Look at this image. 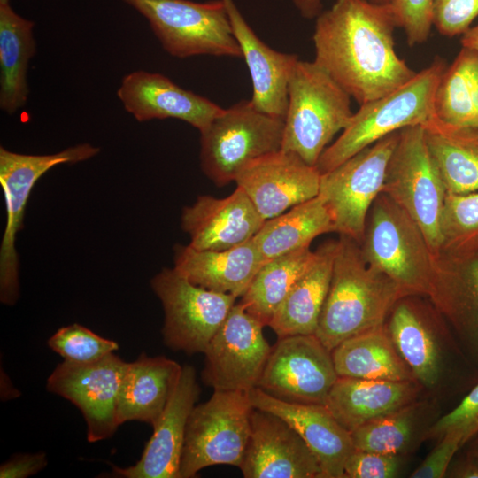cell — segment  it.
<instances>
[{"label": "cell", "mask_w": 478, "mask_h": 478, "mask_svg": "<svg viewBox=\"0 0 478 478\" xmlns=\"http://www.w3.org/2000/svg\"><path fill=\"white\" fill-rule=\"evenodd\" d=\"M332 352L315 335L278 338L258 388L293 403L324 405L336 381Z\"/></svg>", "instance_id": "5bb4252c"}, {"label": "cell", "mask_w": 478, "mask_h": 478, "mask_svg": "<svg viewBox=\"0 0 478 478\" xmlns=\"http://www.w3.org/2000/svg\"><path fill=\"white\" fill-rule=\"evenodd\" d=\"M34 22L0 0V108L12 114L26 104L28 62L35 53Z\"/></svg>", "instance_id": "f1b7e54d"}, {"label": "cell", "mask_w": 478, "mask_h": 478, "mask_svg": "<svg viewBox=\"0 0 478 478\" xmlns=\"http://www.w3.org/2000/svg\"><path fill=\"white\" fill-rule=\"evenodd\" d=\"M436 57L432 63L394 91L360 105L339 137L320 157L316 167L324 173L380 139L435 115V96L447 67Z\"/></svg>", "instance_id": "277c9868"}, {"label": "cell", "mask_w": 478, "mask_h": 478, "mask_svg": "<svg viewBox=\"0 0 478 478\" xmlns=\"http://www.w3.org/2000/svg\"><path fill=\"white\" fill-rule=\"evenodd\" d=\"M421 405L415 401L356 428L351 433L354 449L392 455L404 453L417 436Z\"/></svg>", "instance_id": "e575fe53"}, {"label": "cell", "mask_w": 478, "mask_h": 478, "mask_svg": "<svg viewBox=\"0 0 478 478\" xmlns=\"http://www.w3.org/2000/svg\"><path fill=\"white\" fill-rule=\"evenodd\" d=\"M174 268L204 289L241 297L266 262L253 238L223 251L174 246Z\"/></svg>", "instance_id": "cb8c5ba5"}, {"label": "cell", "mask_w": 478, "mask_h": 478, "mask_svg": "<svg viewBox=\"0 0 478 478\" xmlns=\"http://www.w3.org/2000/svg\"><path fill=\"white\" fill-rule=\"evenodd\" d=\"M382 193L411 216L433 252L443 258L441 221L447 191L428 151L422 126L400 130Z\"/></svg>", "instance_id": "9c48e42d"}, {"label": "cell", "mask_w": 478, "mask_h": 478, "mask_svg": "<svg viewBox=\"0 0 478 478\" xmlns=\"http://www.w3.org/2000/svg\"><path fill=\"white\" fill-rule=\"evenodd\" d=\"M401 468L400 455L355 450L344 465L347 478H393Z\"/></svg>", "instance_id": "ab89813d"}, {"label": "cell", "mask_w": 478, "mask_h": 478, "mask_svg": "<svg viewBox=\"0 0 478 478\" xmlns=\"http://www.w3.org/2000/svg\"><path fill=\"white\" fill-rule=\"evenodd\" d=\"M316 18L313 61L360 105L415 75L395 50L397 25L390 4L336 0Z\"/></svg>", "instance_id": "6da1fadb"}, {"label": "cell", "mask_w": 478, "mask_h": 478, "mask_svg": "<svg viewBox=\"0 0 478 478\" xmlns=\"http://www.w3.org/2000/svg\"><path fill=\"white\" fill-rule=\"evenodd\" d=\"M252 406L248 392L213 390L194 406L188 420L180 478H194L208 466L241 467L251 436Z\"/></svg>", "instance_id": "52a82bcc"}, {"label": "cell", "mask_w": 478, "mask_h": 478, "mask_svg": "<svg viewBox=\"0 0 478 478\" xmlns=\"http://www.w3.org/2000/svg\"><path fill=\"white\" fill-rule=\"evenodd\" d=\"M265 220L246 193L236 186L223 198L199 196L184 207L182 229L189 235V245L200 251H223L253 238Z\"/></svg>", "instance_id": "ffe728a7"}, {"label": "cell", "mask_w": 478, "mask_h": 478, "mask_svg": "<svg viewBox=\"0 0 478 478\" xmlns=\"http://www.w3.org/2000/svg\"><path fill=\"white\" fill-rule=\"evenodd\" d=\"M436 446L412 473V478H441L445 476L455 453L463 446L461 440L451 434L438 439Z\"/></svg>", "instance_id": "60d3db41"}, {"label": "cell", "mask_w": 478, "mask_h": 478, "mask_svg": "<svg viewBox=\"0 0 478 478\" xmlns=\"http://www.w3.org/2000/svg\"><path fill=\"white\" fill-rule=\"evenodd\" d=\"M331 352L338 376L416 381L395 347L385 325L346 339Z\"/></svg>", "instance_id": "83f0119b"}, {"label": "cell", "mask_w": 478, "mask_h": 478, "mask_svg": "<svg viewBox=\"0 0 478 478\" xmlns=\"http://www.w3.org/2000/svg\"><path fill=\"white\" fill-rule=\"evenodd\" d=\"M387 331L398 353L422 386H435L442 373L440 349L417 312L401 300L390 312Z\"/></svg>", "instance_id": "d6a6232c"}, {"label": "cell", "mask_w": 478, "mask_h": 478, "mask_svg": "<svg viewBox=\"0 0 478 478\" xmlns=\"http://www.w3.org/2000/svg\"><path fill=\"white\" fill-rule=\"evenodd\" d=\"M281 150L311 166L349 124L351 96L318 64L297 59L288 81Z\"/></svg>", "instance_id": "5b68a950"}, {"label": "cell", "mask_w": 478, "mask_h": 478, "mask_svg": "<svg viewBox=\"0 0 478 478\" xmlns=\"http://www.w3.org/2000/svg\"><path fill=\"white\" fill-rule=\"evenodd\" d=\"M441 232L443 258L457 266L478 260V191L447 193Z\"/></svg>", "instance_id": "836d02e7"}, {"label": "cell", "mask_w": 478, "mask_h": 478, "mask_svg": "<svg viewBox=\"0 0 478 478\" xmlns=\"http://www.w3.org/2000/svg\"><path fill=\"white\" fill-rule=\"evenodd\" d=\"M283 131L284 120L239 101L200 132L201 168L218 186L235 181L251 163L281 150Z\"/></svg>", "instance_id": "8992f818"}, {"label": "cell", "mask_w": 478, "mask_h": 478, "mask_svg": "<svg viewBox=\"0 0 478 478\" xmlns=\"http://www.w3.org/2000/svg\"><path fill=\"white\" fill-rule=\"evenodd\" d=\"M478 17V0H434L433 26L445 36L463 35Z\"/></svg>", "instance_id": "f35d334b"}, {"label": "cell", "mask_w": 478, "mask_h": 478, "mask_svg": "<svg viewBox=\"0 0 478 478\" xmlns=\"http://www.w3.org/2000/svg\"><path fill=\"white\" fill-rule=\"evenodd\" d=\"M335 232L330 212L317 197L265 220L253 241L265 261L310 246L317 236Z\"/></svg>", "instance_id": "f546056e"}, {"label": "cell", "mask_w": 478, "mask_h": 478, "mask_svg": "<svg viewBox=\"0 0 478 478\" xmlns=\"http://www.w3.org/2000/svg\"><path fill=\"white\" fill-rule=\"evenodd\" d=\"M47 466L44 452L19 453L0 466L1 478H27L36 474Z\"/></svg>", "instance_id": "b9f144b4"}, {"label": "cell", "mask_w": 478, "mask_h": 478, "mask_svg": "<svg viewBox=\"0 0 478 478\" xmlns=\"http://www.w3.org/2000/svg\"><path fill=\"white\" fill-rule=\"evenodd\" d=\"M300 14L305 19L316 18L322 11L321 0H291ZM381 4H388L391 0H372Z\"/></svg>", "instance_id": "7bdbcfd3"}, {"label": "cell", "mask_w": 478, "mask_h": 478, "mask_svg": "<svg viewBox=\"0 0 478 478\" xmlns=\"http://www.w3.org/2000/svg\"><path fill=\"white\" fill-rule=\"evenodd\" d=\"M470 453L478 457V438L474 441Z\"/></svg>", "instance_id": "bcb514c9"}, {"label": "cell", "mask_w": 478, "mask_h": 478, "mask_svg": "<svg viewBox=\"0 0 478 478\" xmlns=\"http://www.w3.org/2000/svg\"><path fill=\"white\" fill-rule=\"evenodd\" d=\"M416 381L366 380L338 376L324 405L347 431L417 401Z\"/></svg>", "instance_id": "603a6c76"}, {"label": "cell", "mask_w": 478, "mask_h": 478, "mask_svg": "<svg viewBox=\"0 0 478 478\" xmlns=\"http://www.w3.org/2000/svg\"><path fill=\"white\" fill-rule=\"evenodd\" d=\"M451 434L461 440L462 445L478 435V383L451 412L438 419L424 438H441Z\"/></svg>", "instance_id": "8d00e7d4"}, {"label": "cell", "mask_w": 478, "mask_h": 478, "mask_svg": "<svg viewBox=\"0 0 478 478\" xmlns=\"http://www.w3.org/2000/svg\"><path fill=\"white\" fill-rule=\"evenodd\" d=\"M48 345L64 360L77 364L95 362L119 349L115 341L77 323L60 328L49 338Z\"/></svg>", "instance_id": "d590c367"}, {"label": "cell", "mask_w": 478, "mask_h": 478, "mask_svg": "<svg viewBox=\"0 0 478 478\" xmlns=\"http://www.w3.org/2000/svg\"><path fill=\"white\" fill-rule=\"evenodd\" d=\"M222 1L251 74V103L258 110L285 120L289 102L288 81L297 56L270 48L248 25L234 0Z\"/></svg>", "instance_id": "7402d4cb"}, {"label": "cell", "mask_w": 478, "mask_h": 478, "mask_svg": "<svg viewBox=\"0 0 478 478\" xmlns=\"http://www.w3.org/2000/svg\"><path fill=\"white\" fill-rule=\"evenodd\" d=\"M182 366L164 356L142 353L127 364L117 398V421H142L153 425L167 405Z\"/></svg>", "instance_id": "d4e9b609"}, {"label": "cell", "mask_w": 478, "mask_h": 478, "mask_svg": "<svg viewBox=\"0 0 478 478\" xmlns=\"http://www.w3.org/2000/svg\"><path fill=\"white\" fill-rule=\"evenodd\" d=\"M361 250L366 261L387 274L408 296H429L441 309L459 266L437 257L411 216L381 193L367 217Z\"/></svg>", "instance_id": "7a4b0ae2"}, {"label": "cell", "mask_w": 478, "mask_h": 478, "mask_svg": "<svg viewBox=\"0 0 478 478\" xmlns=\"http://www.w3.org/2000/svg\"><path fill=\"white\" fill-rule=\"evenodd\" d=\"M314 257L310 246L266 261L257 272L240 302L246 311L268 326L277 308Z\"/></svg>", "instance_id": "4dcf8cb0"}, {"label": "cell", "mask_w": 478, "mask_h": 478, "mask_svg": "<svg viewBox=\"0 0 478 478\" xmlns=\"http://www.w3.org/2000/svg\"><path fill=\"white\" fill-rule=\"evenodd\" d=\"M117 96L125 110L140 122L177 119L200 132L223 109L206 97L184 89L161 73L143 70L125 75Z\"/></svg>", "instance_id": "d6986e66"}, {"label": "cell", "mask_w": 478, "mask_h": 478, "mask_svg": "<svg viewBox=\"0 0 478 478\" xmlns=\"http://www.w3.org/2000/svg\"><path fill=\"white\" fill-rule=\"evenodd\" d=\"M407 296L366 261L359 243L340 235L315 335L332 351L346 339L384 325L395 305Z\"/></svg>", "instance_id": "3957f363"}, {"label": "cell", "mask_w": 478, "mask_h": 478, "mask_svg": "<svg viewBox=\"0 0 478 478\" xmlns=\"http://www.w3.org/2000/svg\"><path fill=\"white\" fill-rule=\"evenodd\" d=\"M451 476L459 478H478V457L469 454L466 458L457 463Z\"/></svg>", "instance_id": "ee69618b"}, {"label": "cell", "mask_w": 478, "mask_h": 478, "mask_svg": "<svg viewBox=\"0 0 478 478\" xmlns=\"http://www.w3.org/2000/svg\"><path fill=\"white\" fill-rule=\"evenodd\" d=\"M390 5L407 43L414 46L426 42L433 26L434 0H391Z\"/></svg>", "instance_id": "74e56055"}, {"label": "cell", "mask_w": 478, "mask_h": 478, "mask_svg": "<svg viewBox=\"0 0 478 478\" xmlns=\"http://www.w3.org/2000/svg\"><path fill=\"white\" fill-rule=\"evenodd\" d=\"M432 160L447 193L478 191V128L457 127L436 116L422 126Z\"/></svg>", "instance_id": "4316f807"}, {"label": "cell", "mask_w": 478, "mask_h": 478, "mask_svg": "<svg viewBox=\"0 0 478 478\" xmlns=\"http://www.w3.org/2000/svg\"><path fill=\"white\" fill-rule=\"evenodd\" d=\"M436 118L449 126L478 128V53L462 47L446 67L435 96Z\"/></svg>", "instance_id": "1f68e13d"}, {"label": "cell", "mask_w": 478, "mask_h": 478, "mask_svg": "<svg viewBox=\"0 0 478 478\" xmlns=\"http://www.w3.org/2000/svg\"><path fill=\"white\" fill-rule=\"evenodd\" d=\"M240 470L244 478H323L318 459L299 434L281 417L255 407Z\"/></svg>", "instance_id": "2e32d148"}, {"label": "cell", "mask_w": 478, "mask_h": 478, "mask_svg": "<svg viewBox=\"0 0 478 478\" xmlns=\"http://www.w3.org/2000/svg\"><path fill=\"white\" fill-rule=\"evenodd\" d=\"M127 364L114 352L87 364L64 360L47 379L48 391L67 399L81 411L89 443L112 437L120 426L117 398Z\"/></svg>", "instance_id": "9a60e30c"}, {"label": "cell", "mask_w": 478, "mask_h": 478, "mask_svg": "<svg viewBox=\"0 0 478 478\" xmlns=\"http://www.w3.org/2000/svg\"><path fill=\"white\" fill-rule=\"evenodd\" d=\"M337 241H329L314 257L274 312L268 327L278 338L315 335L329 289Z\"/></svg>", "instance_id": "484cf974"}, {"label": "cell", "mask_w": 478, "mask_h": 478, "mask_svg": "<svg viewBox=\"0 0 478 478\" xmlns=\"http://www.w3.org/2000/svg\"><path fill=\"white\" fill-rule=\"evenodd\" d=\"M99 151L98 147L89 143L46 155L21 154L0 148V184L6 207V225L0 247V300L4 305H12L19 297V264L15 241L23 227L27 203L34 186L55 166L85 161Z\"/></svg>", "instance_id": "8fae6325"}, {"label": "cell", "mask_w": 478, "mask_h": 478, "mask_svg": "<svg viewBox=\"0 0 478 478\" xmlns=\"http://www.w3.org/2000/svg\"><path fill=\"white\" fill-rule=\"evenodd\" d=\"M264 327L235 303L204 353V383L213 390L248 392L257 387L272 350Z\"/></svg>", "instance_id": "4fadbf2b"}, {"label": "cell", "mask_w": 478, "mask_h": 478, "mask_svg": "<svg viewBox=\"0 0 478 478\" xmlns=\"http://www.w3.org/2000/svg\"><path fill=\"white\" fill-rule=\"evenodd\" d=\"M149 22L162 47L176 58H243L222 0H122Z\"/></svg>", "instance_id": "ba28073f"}, {"label": "cell", "mask_w": 478, "mask_h": 478, "mask_svg": "<svg viewBox=\"0 0 478 478\" xmlns=\"http://www.w3.org/2000/svg\"><path fill=\"white\" fill-rule=\"evenodd\" d=\"M200 394L193 366H182L178 383L164 411L152 425L153 433L140 459L133 466H112L111 476L180 478V463L189 417Z\"/></svg>", "instance_id": "ac0fdd59"}, {"label": "cell", "mask_w": 478, "mask_h": 478, "mask_svg": "<svg viewBox=\"0 0 478 478\" xmlns=\"http://www.w3.org/2000/svg\"><path fill=\"white\" fill-rule=\"evenodd\" d=\"M150 285L164 309L165 344L187 355L204 353L237 299L194 284L174 267L162 269Z\"/></svg>", "instance_id": "7c38bea8"}, {"label": "cell", "mask_w": 478, "mask_h": 478, "mask_svg": "<svg viewBox=\"0 0 478 478\" xmlns=\"http://www.w3.org/2000/svg\"><path fill=\"white\" fill-rule=\"evenodd\" d=\"M320 176L315 166L281 150L251 163L235 182L266 220L317 197Z\"/></svg>", "instance_id": "e0dca14e"}, {"label": "cell", "mask_w": 478, "mask_h": 478, "mask_svg": "<svg viewBox=\"0 0 478 478\" xmlns=\"http://www.w3.org/2000/svg\"><path fill=\"white\" fill-rule=\"evenodd\" d=\"M399 135L400 130L394 132L321 173L319 196L330 212L335 232L360 245L369 211L382 191Z\"/></svg>", "instance_id": "30bf717a"}, {"label": "cell", "mask_w": 478, "mask_h": 478, "mask_svg": "<svg viewBox=\"0 0 478 478\" xmlns=\"http://www.w3.org/2000/svg\"><path fill=\"white\" fill-rule=\"evenodd\" d=\"M461 45L478 53V24L474 27H470L462 35Z\"/></svg>", "instance_id": "f6af8a7d"}, {"label": "cell", "mask_w": 478, "mask_h": 478, "mask_svg": "<svg viewBox=\"0 0 478 478\" xmlns=\"http://www.w3.org/2000/svg\"><path fill=\"white\" fill-rule=\"evenodd\" d=\"M253 407L276 414L303 438L318 459L323 478H344V465L354 451L351 433L324 405L276 398L258 387L248 391Z\"/></svg>", "instance_id": "44dd1931"}]
</instances>
